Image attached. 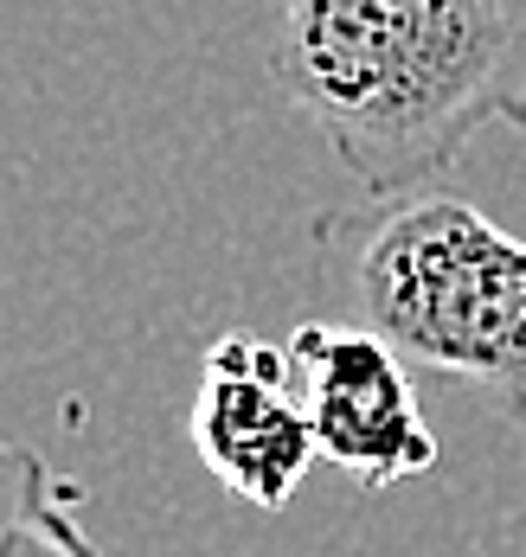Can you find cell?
Returning <instances> with one entry per match:
<instances>
[{"label": "cell", "instance_id": "cell-1", "mask_svg": "<svg viewBox=\"0 0 526 557\" xmlns=\"http://www.w3.org/2000/svg\"><path fill=\"white\" fill-rule=\"evenodd\" d=\"M270 84L372 199L526 128V0H283Z\"/></svg>", "mask_w": 526, "mask_h": 557}, {"label": "cell", "instance_id": "cell-3", "mask_svg": "<svg viewBox=\"0 0 526 557\" xmlns=\"http://www.w3.org/2000/svg\"><path fill=\"white\" fill-rule=\"evenodd\" d=\"M283 352L315 461L341 468L359 494H386L437 468V430L417 410L411 366L379 334H366L359 321H302Z\"/></svg>", "mask_w": 526, "mask_h": 557}, {"label": "cell", "instance_id": "cell-2", "mask_svg": "<svg viewBox=\"0 0 526 557\" xmlns=\"http://www.w3.org/2000/svg\"><path fill=\"white\" fill-rule=\"evenodd\" d=\"M315 250L366 334L526 423V244L456 193H392L315 219Z\"/></svg>", "mask_w": 526, "mask_h": 557}, {"label": "cell", "instance_id": "cell-5", "mask_svg": "<svg viewBox=\"0 0 526 557\" xmlns=\"http://www.w3.org/2000/svg\"><path fill=\"white\" fill-rule=\"evenodd\" d=\"M0 557H103L84 525V487L33 443L0 436Z\"/></svg>", "mask_w": 526, "mask_h": 557}, {"label": "cell", "instance_id": "cell-4", "mask_svg": "<svg viewBox=\"0 0 526 557\" xmlns=\"http://www.w3.org/2000/svg\"><path fill=\"white\" fill-rule=\"evenodd\" d=\"M186 430L199 468L250 512H283L315 468L290 352L264 334H219L206 346Z\"/></svg>", "mask_w": 526, "mask_h": 557}]
</instances>
